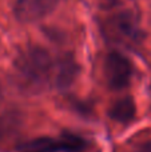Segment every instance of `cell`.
I'll list each match as a JSON object with an SVG mask.
<instances>
[{
	"label": "cell",
	"mask_w": 151,
	"mask_h": 152,
	"mask_svg": "<svg viewBox=\"0 0 151 152\" xmlns=\"http://www.w3.org/2000/svg\"><path fill=\"white\" fill-rule=\"evenodd\" d=\"M60 0H16L13 15L21 23H34L50 15Z\"/></svg>",
	"instance_id": "obj_6"
},
{
	"label": "cell",
	"mask_w": 151,
	"mask_h": 152,
	"mask_svg": "<svg viewBox=\"0 0 151 152\" xmlns=\"http://www.w3.org/2000/svg\"><path fill=\"white\" fill-rule=\"evenodd\" d=\"M13 67L16 77L23 88L40 91L52 81L55 60L45 48L29 45L18 55Z\"/></svg>",
	"instance_id": "obj_1"
},
{
	"label": "cell",
	"mask_w": 151,
	"mask_h": 152,
	"mask_svg": "<svg viewBox=\"0 0 151 152\" xmlns=\"http://www.w3.org/2000/svg\"><path fill=\"white\" fill-rule=\"evenodd\" d=\"M134 152H151V142H147L146 144L138 147Z\"/></svg>",
	"instance_id": "obj_9"
},
{
	"label": "cell",
	"mask_w": 151,
	"mask_h": 152,
	"mask_svg": "<svg viewBox=\"0 0 151 152\" xmlns=\"http://www.w3.org/2000/svg\"><path fill=\"white\" fill-rule=\"evenodd\" d=\"M0 96H1V87H0Z\"/></svg>",
	"instance_id": "obj_10"
},
{
	"label": "cell",
	"mask_w": 151,
	"mask_h": 152,
	"mask_svg": "<svg viewBox=\"0 0 151 152\" xmlns=\"http://www.w3.org/2000/svg\"><path fill=\"white\" fill-rule=\"evenodd\" d=\"M107 39L125 45L139 44L142 40V29L139 27V16L133 10H122L107 18L102 27Z\"/></svg>",
	"instance_id": "obj_2"
},
{
	"label": "cell",
	"mask_w": 151,
	"mask_h": 152,
	"mask_svg": "<svg viewBox=\"0 0 151 152\" xmlns=\"http://www.w3.org/2000/svg\"><path fill=\"white\" fill-rule=\"evenodd\" d=\"M24 120L18 111L0 113V150L10 151L20 148Z\"/></svg>",
	"instance_id": "obj_5"
},
{
	"label": "cell",
	"mask_w": 151,
	"mask_h": 152,
	"mask_svg": "<svg viewBox=\"0 0 151 152\" xmlns=\"http://www.w3.org/2000/svg\"><path fill=\"white\" fill-rule=\"evenodd\" d=\"M133 63L120 52H110L104 60V76L107 84L114 89L127 87L133 77Z\"/></svg>",
	"instance_id": "obj_4"
},
{
	"label": "cell",
	"mask_w": 151,
	"mask_h": 152,
	"mask_svg": "<svg viewBox=\"0 0 151 152\" xmlns=\"http://www.w3.org/2000/svg\"><path fill=\"white\" fill-rule=\"evenodd\" d=\"M78 64L72 55H63L55 60V67H54V77L52 81L59 88H66L71 86L72 81L75 80L78 75Z\"/></svg>",
	"instance_id": "obj_7"
},
{
	"label": "cell",
	"mask_w": 151,
	"mask_h": 152,
	"mask_svg": "<svg viewBox=\"0 0 151 152\" xmlns=\"http://www.w3.org/2000/svg\"><path fill=\"white\" fill-rule=\"evenodd\" d=\"M135 103H134L133 97H122L118 99L114 104L110 107L108 113L115 121L119 123H128L133 120V118L135 116Z\"/></svg>",
	"instance_id": "obj_8"
},
{
	"label": "cell",
	"mask_w": 151,
	"mask_h": 152,
	"mask_svg": "<svg viewBox=\"0 0 151 152\" xmlns=\"http://www.w3.org/2000/svg\"><path fill=\"white\" fill-rule=\"evenodd\" d=\"M86 147L82 137L63 134L60 137H37L20 145L19 152H79Z\"/></svg>",
	"instance_id": "obj_3"
}]
</instances>
